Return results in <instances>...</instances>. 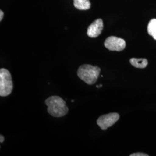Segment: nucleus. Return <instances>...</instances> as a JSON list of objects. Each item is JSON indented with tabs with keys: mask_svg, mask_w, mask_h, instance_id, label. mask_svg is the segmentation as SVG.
Segmentation results:
<instances>
[{
	"mask_svg": "<svg viewBox=\"0 0 156 156\" xmlns=\"http://www.w3.org/2000/svg\"><path fill=\"white\" fill-rule=\"evenodd\" d=\"M147 32L156 40V19H153L149 23L147 26Z\"/></svg>",
	"mask_w": 156,
	"mask_h": 156,
	"instance_id": "9",
	"label": "nucleus"
},
{
	"mask_svg": "<svg viewBox=\"0 0 156 156\" xmlns=\"http://www.w3.org/2000/svg\"><path fill=\"white\" fill-rule=\"evenodd\" d=\"M104 28L102 19H98L92 23L87 28V34L90 38H97L100 35Z\"/></svg>",
	"mask_w": 156,
	"mask_h": 156,
	"instance_id": "6",
	"label": "nucleus"
},
{
	"mask_svg": "<svg viewBox=\"0 0 156 156\" xmlns=\"http://www.w3.org/2000/svg\"><path fill=\"white\" fill-rule=\"evenodd\" d=\"M45 104L48 106V113L53 117H63L68 112L66 101L58 96H51L45 100Z\"/></svg>",
	"mask_w": 156,
	"mask_h": 156,
	"instance_id": "1",
	"label": "nucleus"
},
{
	"mask_svg": "<svg viewBox=\"0 0 156 156\" xmlns=\"http://www.w3.org/2000/svg\"><path fill=\"white\" fill-rule=\"evenodd\" d=\"M73 5L79 10H88L91 7L90 0H73Z\"/></svg>",
	"mask_w": 156,
	"mask_h": 156,
	"instance_id": "7",
	"label": "nucleus"
},
{
	"mask_svg": "<svg viewBox=\"0 0 156 156\" xmlns=\"http://www.w3.org/2000/svg\"><path fill=\"white\" fill-rule=\"evenodd\" d=\"M3 17H4V12L1 10L0 11V21H2Z\"/></svg>",
	"mask_w": 156,
	"mask_h": 156,
	"instance_id": "11",
	"label": "nucleus"
},
{
	"mask_svg": "<svg viewBox=\"0 0 156 156\" xmlns=\"http://www.w3.org/2000/svg\"><path fill=\"white\" fill-rule=\"evenodd\" d=\"M130 156H148V155L142 153H136L130 154Z\"/></svg>",
	"mask_w": 156,
	"mask_h": 156,
	"instance_id": "10",
	"label": "nucleus"
},
{
	"mask_svg": "<svg viewBox=\"0 0 156 156\" xmlns=\"http://www.w3.org/2000/svg\"><path fill=\"white\" fill-rule=\"evenodd\" d=\"M120 118L117 113H110L102 115L99 117L97 121V124L102 130H106L116 123Z\"/></svg>",
	"mask_w": 156,
	"mask_h": 156,
	"instance_id": "4",
	"label": "nucleus"
},
{
	"mask_svg": "<svg viewBox=\"0 0 156 156\" xmlns=\"http://www.w3.org/2000/svg\"><path fill=\"white\" fill-rule=\"evenodd\" d=\"M104 45L108 50L120 51L125 49L126 44V41L122 38L111 36L106 38Z\"/></svg>",
	"mask_w": 156,
	"mask_h": 156,
	"instance_id": "5",
	"label": "nucleus"
},
{
	"mask_svg": "<svg viewBox=\"0 0 156 156\" xmlns=\"http://www.w3.org/2000/svg\"><path fill=\"white\" fill-rule=\"evenodd\" d=\"M0 138H1V140H0V142H1V143H2V142H4V140H5V138H4V136H3V135H1V136H0Z\"/></svg>",
	"mask_w": 156,
	"mask_h": 156,
	"instance_id": "12",
	"label": "nucleus"
},
{
	"mask_svg": "<svg viewBox=\"0 0 156 156\" xmlns=\"http://www.w3.org/2000/svg\"><path fill=\"white\" fill-rule=\"evenodd\" d=\"M102 86V84H100V85H97V86H96V87H97V88H100Z\"/></svg>",
	"mask_w": 156,
	"mask_h": 156,
	"instance_id": "13",
	"label": "nucleus"
},
{
	"mask_svg": "<svg viewBox=\"0 0 156 156\" xmlns=\"http://www.w3.org/2000/svg\"><path fill=\"white\" fill-rule=\"evenodd\" d=\"M129 62L133 66L138 68H144L148 64L147 60L145 58H132L129 60Z\"/></svg>",
	"mask_w": 156,
	"mask_h": 156,
	"instance_id": "8",
	"label": "nucleus"
},
{
	"mask_svg": "<svg viewBox=\"0 0 156 156\" xmlns=\"http://www.w3.org/2000/svg\"><path fill=\"white\" fill-rule=\"evenodd\" d=\"M13 89V82L11 74L5 68L0 69V95L6 97L11 94Z\"/></svg>",
	"mask_w": 156,
	"mask_h": 156,
	"instance_id": "3",
	"label": "nucleus"
},
{
	"mask_svg": "<svg viewBox=\"0 0 156 156\" xmlns=\"http://www.w3.org/2000/svg\"><path fill=\"white\" fill-rule=\"evenodd\" d=\"M100 68L89 64H83L78 68V76L86 83L92 85L96 83L100 76Z\"/></svg>",
	"mask_w": 156,
	"mask_h": 156,
	"instance_id": "2",
	"label": "nucleus"
}]
</instances>
